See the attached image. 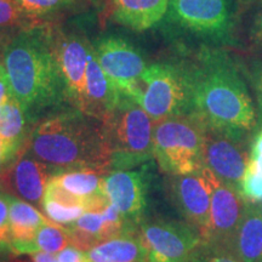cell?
I'll return each instance as SVG.
<instances>
[{"mask_svg":"<svg viewBox=\"0 0 262 262\" xmlns=\"http://www.w3.org/2000/svg\"><path fill=\"white\" fill-rule=\"evenodd\" d=\"M8 255L9 254H0V262H9Z\"/></svg>","mask_w":262,"mask_h":262,"instance_id":"obj_39","label":"cell"},{"mask_svg":"<svg viewBox=\"0 0 262 262\" xmlns=\"http://www.w3.org/2000/svg\"><path fill=\"white\" fill-rule=\"evenodd\" d=\"M107 173L96 169H72L57 171L51 179L66 192L88 203L91 211H102L110 204L104 192Z\"/></svg>","mask_w":262,"mask_h":262,"instance_id":"obj_16","label":"cell"},{"mask_svg":"<svg viewBox=\"0 0 262 262\" xmlns=\"http://www.w3.org/2000/svg\"><path fill=\"white\" fill-rule=\"evenodd\" d=\"M165 18L193 38L226 44L233 38L237 6L235 0H169Z\"/></svg>","mask_w":262,"mask_h":262,"instance_id":"obj_7","label":"cell"},{"mask_svg":"<svg viewBox=\"0 0 262 262\" xmlns=\"http://www.w3.org/2000/svg\"><path fill=\"white\" fill-rule=\"evenodd\" d=\"M38 25L42 24H35L28 18L16 0H0V28H21L24 31Z\"/></svg>","mask_w":262,"mask_h":262,"instance_id":"obj_27","label":"cell"},{"mask_svg":"<svg viewBox=\"0 0 262 262\" xmlns=\"http://www.w3.org/2000/svg\"><path fill=\"white\" fill-rule=\"evenodd\" d=\"M169 0H108V14L117 24L136 32L152 28L165 18Z\"/></svg>","mask_w":262,"mask_h":262,"instance_id":"obj_18","label":"cell"},{"mask_svg":"<svg viewBox=\"0 0 262 262\" xmlns=\"http://www.w3.org/2000/svg\"><path fill=\"white\" fill-rule=\"evenodd\" d=\"M140 106L155 123L170 117L192 114V90L188 67L158 62L142 74Z\"/></svg>","mask_w":262,"mask_h":262,"instance_id":"obj_6","label":"cell"},{"mask_svg":"<svg viewBox=\"0 0 262 262\" xmlns=\"http://www.w3.org/2000/svg\"><path fill=\"white\" fill-rule=\"evenodd\" d=\"M191 262H242L234 254L227 253L226 248L205 243L196 251Z\"/></svg>","mask_w":262,"mask_h":262,"instance_id":"obj_30","label":"cell"},{"mask_svg":"<svg viewBox=\"0 0 262 262\" xmlns=\"http://www.w3.org/2000/svg\"><path fill=\"white\" fill-rule=\"evenodd\" d=\"M54 39L67 103L83 112L86 94L88 61L93 45L75 33H63L55 27Z\"/></svg>","mask_w":262,"mask_h":262,"instance_id":"obj_11","label":"cell"},{"mask_svg":"<svg viewBox=\"0 0 262 262\" xmlns=\"http://www.w3.org/2000/svg\"><path fill=\"white\" fill-rule=\"evenodd\" d=\"M173 202L186 221L208 241L214 173L206 168L187 175H171Z\"/></svg>","mask_w":262,"mask_h":262,"instance_id":"obj_12","label":"cell"},{"mask_svg":"<svg viewBox=\"0 0 262 262\" xmlns=\"http://www.w3.org/2000/svg\"><path fill=\"white\" fill-rule=\"evenodd\" d=\"M192 114L206 129L245 136L257 114L242 71L227 54L204 49L188 67Z\"/></svg>","mask_w":262,"mask_h":262,"instance_id":"obj_1","label":"cell"},{"mask_svg":"<svg viewBox=\"0 0 262 262\" xmlns=\"http://www.w3.org/2000/svg\"><path fill=\"white\" fill-rule=\"evenodd\" d=\"M58 262H89L84 251L79 250L73 245L64 248L60 253L56 254Z\"/></svg>","mask_w":262,"mask_h":262,"instance_id":"obj_31","label":"cell"},{"mask_svg":"<svg viewBox=\"0 0 262 262\" xmlns=\"http://www.w3.org/2000/svg\"><path fill=\"white\" fill-rule=\"evenodd\" d=\"M253 85L255 90V96L257 101L258 110V124L262 126V64L257 66L253 73Z\"/></svg>","mask_w":262,"mask_h":262,"instance_id":"obj_32","label":"cell"},{"mask_svg":"<svg viewBox=\"0 0 262 262\" xmlns=\"http://www.w3.org/2000/svg\"><path fill=\"white\" fill-rule=\"evenodd\" d=\"M28 118L16 98L11 97L0 107V136L16 152H21L27 135Z\"/></svg>","mask_w":262,"mask_h":262,"instance_id":"obj_23","label":"cell"},{"mask_svg":"<svg viewBox=\"0 0 262 262\" xmlns=\"http://www.w3.org/2000/svg\"><path fill=\"white\" fill-rule=\"evenodd\" d=\"M10 196L0 192V254H14L10 241Z\"/></svg>","mask_w":262,"mask_h":262,"instance_id":"obj_29","label":"cell"},{"mask_svg":"<svg viewBox=\"0 0 262 262\" xmlns=\"http://www.w3.org/2000/svg\"><path fill=\"white\" fill-rule=\"evenodd\" d=\"M40 206L49 220L55 222L56 225L66 226V227L77 221L81 215L88 211L83 206L64 205L56 201H52V199L45 198V196L42 198Z\"/></svg>","mask_w":262,"mask_h":262,"instance_id":"obj_26","label":"cell"},{"mask_svg":"<svg viewBox=\"0 0 262 262\" xmlns=\"http://www.w3.org/2000/svg\"><path fill=\"white\" fill-rule=\"evenodd\" d=\"M12 97L29 123L42 119L67 102L55 49L54 27L42 24L16 33L3 58Z\"/></svg>","mask_w":262,"mask_h":262,"instance_id":"obj_2","label":"cell"},{"mask_svg":"<svg viewBox=\"0 0 262 262\" xmlns=\"http://www.w3.org/2000/svg\"><path fill=\"white\" fill-rule=\"evenodd\" d=\"M89 262H148L149 253L137 229L95 245L86 253Z\"/></svg>","mask_w":262,"mask_h":262,"instance_id":"obj_21","label":"cell"},{"mask_svg":"<svg viewBox=\"0 0 262 262\" xmlns=\"http://www.w3.org/2000/svg\"><path fill=\"white\" fill-rule=\"evenodd\" d=\"M260 211H261V215H262V203H261V206H260Z\"/></svg>","mask_w":262,"mask_h":262,"instance_id":"obj_41","label":"cell"},{"mask_svg":"<svg viewBox=\"0 0 262 262\" xmlns=\"http://www.w3.org/2000/svg\"><path fill=\"white\" fill-rule=\"evenodd\" d=\"M54 169L35 157L19 153L6 175L8 185L17 198L32 204L40 205L49 180Z\"/></svg>","mask_w":262,"mask_h":262,"instance_id":"obj_15","label":"cell"},{"mask_svg":"<svg viewBox=\"0 0 262 262\" xmlns=\"http://www.w3.org/2000/svg\"><path fill=\"white\" fill-rule=\"evenodd\" d=\"M146 166L136 170H113L104 176V192L129 227L137 229L147 206Z\"/></svg>","mask_w":262,"mask_h":262,"instance_id":"obj_13","label":"cell"},{"mask_svg":"<svg viewBox=\"0 0 262 262\" xmlns=\"http://www.w3.org/2000/svg\"><path fill=\"white\" fill-rule=\"evenodd\" d=\"M16 3L33 22L47 24L42 19L71 8L74 0H16Z\"/></svg>","mask_w":262,"mask_h":262,"instance_id":"obj_25","label":"cell"},{"mask_svg":"<svg viewBox=\"0 0 262 262\" xmlns=\"http://www.w3.org/2000/svg\"><path fill=\"white\" fill-rule=\"evenodd\" d=\"M239 193L248 203H255L262 201V173L255 172L247 169L243 181L239 187Z\"/></svg>","mask_w":262,"mask_h":262,"instance_id":"obj_28","label":"cell"},{"mask_svg":"<svg viewBox=\"0 0 262 262\" xmlns=\"http://www.w3.org/2000/svg\"><path fill=\"white\" fill-rule=\"evenodd\" d=\"M27 146L33 157L56 172L72 169L111 171V153L102 122L73 107L39 120Z\"/></svg>","mask_w":262,"mask_h":262,"instance_id":"obj_3","label":"cell"},{"mask_svg":"<svg viewBox=\"0 0 262 262\" xmlns=\"http://www.w3.org/2000/svg\"><path fill=\"white\" fill-rule=\"evenodd\" d=\"M232 245L242 262H262V215L255 203H247Z\"/></svg>","mask_w":262,"mask_h":262,"instance_id":"obj_22","label":"cell"},{"mask_svg":"<svg viewBox=\"0 0 262 262\" xmlns=\"http://www.w3.org/2000/svg\"><path fill=\"white\" fill-rule=\"evenodd\" d=\"M102 124L111 153V171L130 170L155 158V122L135 100L123 95Z\"/></svg>","mask_w":262,"mask_h":262,"instance_id":"obj_4","label":"cell"},{"mask_svg":"<svg viewBox=\"0 0 262 262\" xmlns=\"http://www.w3.org/2000/svg\"><path fill=\"white\" fill-rule=\"evenodd\" d=\"M18 155L19 153L16 152V150L12 148L2 136H0V169H3L5 165H8L10 162H12Z\"/></svg>","mask_w":262,"mask_h":262,"instance_id":"obj_33","label":"cell"},{"mask_svg":"<svg viewBox=\"0 0 262 262\" xmlns=\"http://www.w3.org/2000/svg\"><path fill=\"white\" fill-rule=\"evenodd\" d=\"M205 126L194 116H176L155 123L153 147L159 168L169 175H187L204 168Z\"/></svg>","mask_w":262,"mask_h":262,"instance_id":"obj_5","label":"cell"},{"mask_svg":"<svg viewBox=\"0 0 262 262\" xmlns=\"http://www.w3.org/2000/svg\"><path fill=\"white\" fill-rule=\"evenodd\" d=\"M32 258V262H58L57 256L55 254H49V253H42V251H39V253H34L29 255Z\"/></svg>","mask_w":262,"mask_h":262,"instance_id":"obj_38","label":"cell"},{"mask_svg":"<svg viewBox=\"0 0 262 262\" xmlns=\"http://www.w3.org/2000/svg\"><path fill=\"white\" fill-rule=\"evenodd\" d=\"M244 137L205 127L203 149L204 168L210 170L222 183L238 192L250 160Z\"/></svg>","mask_w":262,"mask_h":262,"instance_id":"obj_10","label":"cell"},{"mask_svg":"<svg viewBox=\"0 0 262 262\" xmlns=\"http://www.w3.org/2000/svg\"><path fill=\"white\" fill-rule=\"evenodd\" d=\"M122 96L116 85L101 68L93 47L88 61L86 94L83 113L102 122L104 117L117 106Z\"/></svg>","mask_w":262,"mask_h":262,"instance_id":"obj_17","label":"cell"},{"mask_svg":"<svg viewBox=\"0 0 262 262\" xmlns=\"http://www.w3.org/2000/svg\"><path fill=\"white\" fill-rule=\"evenodd\" d=\"M251 38L257 44H262V2L254 16L253 26H251Z\"/></svg>","mask_w":262,"mask_h":262,"instance_id":"obj_35","label":"cell"},{"mask_svg":"<svg viewBox=\"0 0 262 262\" xmlns=\"http://www.w3.org/2000/svg\"><path fill=\"white\" fill-rule=\"evenodd\" d=\"M237 189L212 178L210 229L206 243L227 248L232 244L247 203Z\"/></svg>","mask_w":262,"mask_h":262,"instance_id":"obj_14","label":"cell"},{"mask_svg":"<svg viewBox=\"0 0 262 262\" xmlns=\"http://www.w3.org/2000/svg\"><path fill=\"white\" fill-rule=\"evenodd\" d=\"M139 234L149 258L158 262H191L205 244L202 234L189 224L150 219L140 222Z\"/></svg>","mask_w":262,"mask_h":262,"instance_id":"obj_9","label":"cell"},{"mask_svg":"<svg viewBox=\"0 0 262 262\" xmlns=\"http://www.w3.org/2000/svg\"><path fill=\"white\" fill-rule=\"evenodd\" d=\"M16 34H12L11 29L0 28V64L3 63V58H4V54L6 48H8L9 42L12 40V38Z\"/></svg>","mask_w":262,"mask_h":262,"instance_id":"obj_36","label":"cell"},{"mask_svg":"<svg viewBox=\"0 0 262 262\" xmlns=\"http://www.w3.org/2000/svg\"><path fill=\"white\" fill-rule=\"evenodd\" d=\"M148 262H158V261H155V260H152V258H149Z\"/></svg>","mask_w":262,"mask_h":262,"instance_id":"obj_40","label":"cell"},{"mask_svg":"<svg viewBox=\"0 0 262 262\" xmlns=\"http://www.w3.org/2000/svg\"><path fill=\"white\" fill-rule=\"evenodd\" d=\"M70 245H72V243L67 229L60 225L52 224V221H50L42 226L35 234L27 255L39 253V251L56 255Z\"/></svg>","mask_w":262,"mask_h":262,"instance_id":"obj_24","label":"cell"},{"mask_svg":"<svg viewBox=\"0 0 262 262\" xmlns=\"http://www.w3.org/2000/svg\"><path fill=\"white\" fill-rule=\"evenodd\" d=\"M260 157H262V127L253 139L250 149V159L260 158Z\"/></svg>","mask_w":262,"mask_h":262,"instance_id":"obj_37","label":"cell"},{"mask_svg":"<svg viewBox=\"0 0 262 262\" xmlns=\"http://www.w3.org/2000/svg\"><path fill=\"white\" fill-rule=\"evenodd\" d=\"M95 56L104 73L119 93L140 104L142 97V74L147 64L141 52L120 37H106L95 42Z\"/></svg>","mask_w":262,"mask_h":262,"instance_id":"obj_8","label":"cell"},{"mask_svg":"<svg viewBox=\"0 0 262 262\" xmlns=\"http://www.w3.org/2000/svg\"><path fill=\"white\" fill-rule=\"evenodd\" d=\"M11 97L12 95L11 89H10L8 74H6L4 64L2 63L0 64V107L8 102Z\"/></svg>","mask_w":262,"mask_h":262,"instance_id":"obj_34","label":"cell"},{"mask_svg":"<svg viewBox=\"0 0 262 262\" xmlns=\"http://www.w3.org/2000/svg\"><path fill=\"white\" fill-rule=\"evenodd\" d=\"M50 222L38 209L17 196H10V241L12 253L27 255L35 234L42 226Z\"/></svg>","mask_w":262,"mask_h":262,"instance_id":"obj_19","label":"cell"},{"mask_svg":"<svg viewBox=\"0 0 262 262\" xmlns=\"http://www.w3.org/2000/svg\"><path fill=\"white\" fill-rule=\"evenodd\" d=\"M66 229L70 234L72 245L84 253L95 245L130 231L108 221L103 211H86Z\"/></svg>","mask_w":262,"mask_h":262,"instance_id":"obj_20","label":"cell"}]
</instances>
